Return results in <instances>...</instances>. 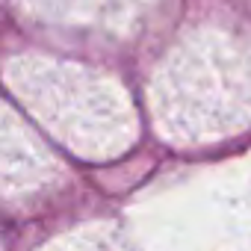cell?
I'll use <instances>...</instances> for the list:
<instances>
[]
</instances>
